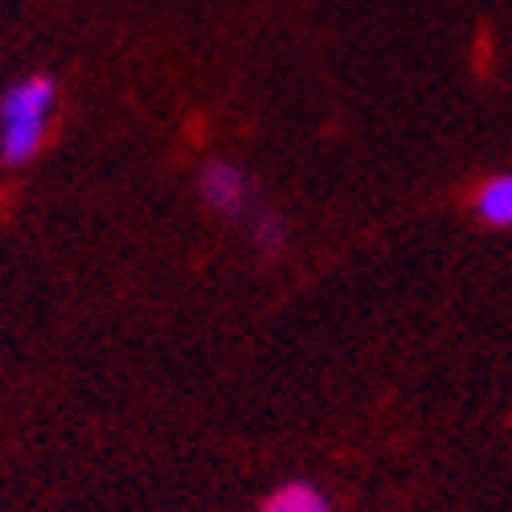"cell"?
<instances>
[{"instance_id": "6da1fadb", "label": "cell", "mask_w": 512, "mask_h": 512, "mask_svg": "<svg viewBox=\"0 0 512 512\" xmlns=\"http://www.w3.org/2000/svg\"><path fill=\"white\" fill-rule=\"evenodd\" d=\"M201 197L205 205H213L218 213H242L246 205V173L230 160H213L201 168Z\"/></svg>"}, {"instance_id": "7a4b0ae2", "label": "cell", "mask_w": 512, "mask_h": 512, "mask_svg": "<svg viewBox=\"0 0 512 512\" xmlns=\"http://www.w3.org/2000/svg\"><path fill=\"white\" fill-rule=\"evenodd\" d=\"M259 512H336V508H332V500H328L316 484L291 480V484H279V488L259 504Z\"/></svg>"}, {"instance_id": "3957f363", "label": "cell", "mask_w": 512, "mask_h": 512, "mask_svg": "<svg viewBox=\"0 0 512 512\" xmlns=\"http://www.w3.org/2000/svg\"><path fill=\"white\" fill-rule=\"evenodd\" d=\"M476 213H480L484 226H496V230H508L512 226V173H500V177H492V181L480 185Z\"/></svg>"}, {"instance_id": "277c9868", "label": "cell", "mask_w": 512, "mask_h": 512, "mask_svg": "<svg viewBox=\"0 0 512 512\" xmlns=\"http://www.w3.org/2000/svg\"><path fill=\"white\" fill-rule=\"evenodd\" d=\"M250 242H254V250H259L263 259H275V254L287 246L283 218H275V213H259V218L250 222Z\"/></svg>"}]
</instances>
